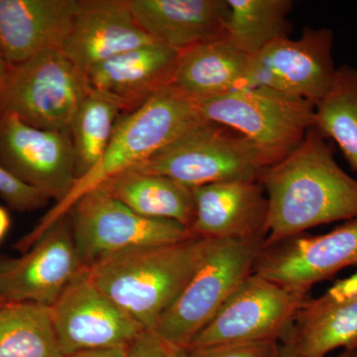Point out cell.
Masks as SVG:
<instances>
[{"label": "cell", "instance_id": "cell-6", "mask_svg": "<svg viewBox=\"0 0 357 357\" xmlns=\"http://www.w3.org/2000/svg\"><path fill=\"white\" fill-rule=\"evenodd\" d=\"M197 105L204 119L241 134L275 164L292 153L314 126V103L263 86H243Z\"/></svg>", "mask_w": 357, "mask_h": 357}, {"label": "cell", "instance_id": "cell-32", "mask_svg": "<svg viewBox=\"0 0 357 357\" xmlns=\"http://www.w3.org/2000/svg\"><path fill=\"white\" fill-rule=\"evenodd\" d=\"M275 357H301L289 347L288 344H279L278 351ZM335 357H357V349L356 351H344L340 356Z\"/></svg>", "mask_w": 357, "mask_h": 357}, {"label": "cell", "instance_id": "cell-31", "mask_svg": "<svg viewBox=\"0 0 357 357\" xmlns=\"http://www.w3.org/2000/svg\"><path fill=\"white\" fill-rule=\"evenodd\" d=\"M129 347V345H128ZM128 347L77 352L65 357H126Z\"/></svg>", "mask_w": 357, "mask_h": 357}, {"label": "cell", "instance_id": "cell-26", "mask_svg": "<svg viewBox=\"0 0 357 357\" xmlns=\"http://www.w3.org/2000/svg\"><path fill=\"white\" fill-rule=\"evenodd\" d=\"M314 128L337 143L351 170L357 173V69L337 67L328 93L314 109Z\"/></svg>", "mask_w": 357, "mask_h": 357}, {"label": "cell", "instance_id": "cell-21", "mask_svg": "<svg viewBox=\"0 0 357 357\" xmlns=\"http://www.w3.org/2000/svg\"><path fill=\"white\" fill-rule=\"evenodd\" d=\"M288 344L301 357H326L337 349H357V296L342 301L307 298L296 314Z\"/></svg>", "mask_w": 357, "mask_h": 357}, {"label": "cell", "instance_id": "cell-33", "mask_svg": "<svg viewBox=\"0 0 357 357\" xmlns=\"http://www.w3.org/2000/svg\"><path fill=\"white\" fill-rule=\"evenodd\" d=\"M9 225H10V218L8 213L0 206V241L6 236Z\"/></svg>", "mask_w": 357, "mask_h": 357}, {"label": "cell", "instance_id": "cell-3", "mask_svg": "<svg viewBox=\"0 0 357 357\" xmlns=\"http://www.w3.org/2000/svg\"><path fill=\"white\" fill-rule=\"evenodd\" d=\"M203 119L197 102L172 84L155 93L137 109L122 114L98 165L77 178L68 196L56 203L34 229L16 243L15 248L21 253L27 251L59 218L67 215L84 195L117 174L146 161Z\"/></svg>", "mask_w": 357, "mask_h": 357}, {"label": "cell", "instance_id": "cell-22", "mask_svg": "<svg viewBox=\"0 0 357 357\" xmlns=\"http://www.w3.org/2000/svg\"><path fill=\"white\" fill-rule=\"evenodd\" d=\"M98 188L142 217L173 220L189 230L191 227L194 189L172 178L128 170Z\"/></svg>", "mask_w": 357, "mask_h": 357}, {"label": "cell", "instance_id": "cell-20", "mask_svg": "<svg viewBox=\"0 0 357 357\" xmlns=\"http://www.w3.org/2000/svg\"><path fill=\"white\" fill-rule=\"evenodd\" d=\"M250 57L229 40H213L180 52L172 84L195 102L245 86Z\"/></svg>", "mask_w": 357, "mask_h": 357}, {"label": "cell", "instance_id": "cell-11", "mask_svg": "<svg viewBox=\"0 0 357 357\" xmlns=\"http://www.w3.org/2000/svg\"><path fill=\"white\" fill-rule=\"evenodd\" d=\"M84 268L66 215L20 257H0V301L51 307Z\"/></svg>", "mask_w": 357, "mask_h": 357}, {"label": "cell", "instance_id": "cell-5", "mask_svg": "<svg viewBox=\"0 0 357 357\" xmlns=\"http://www.w3.org/2000/svg\"><path fill=\"white\" fill-rule=\"evenodd\" d=\"M274 164L241 134L203 119L129 170L164 176L194 189L229 181L259 182Z\"/></svg>", "mask_w": 357, "mask_h": 357}, {"label": "cell", "instance_id": "cell-9", "mask_svg": "<svg viewBox=\"0 0 357 357\" xmlns=\"http://www.w3.org/2000/svg\"><path fill=\"white\" fill-rule=\"evenodd\" d=\"M309 294L306 289L282 285L252 273L188 349L243 342L281 344Z\"/></svg>", "mask_w": 357, "mask_h": 357}, {"label": "cell", "instance_id": "cell-34", "mask_svg": "<svg viewBox=\"0 0 357 357\" xmlns=\"http://www.w3.org/2000/svg\"><path fill=\"white\" fill-rule=\"evenodd\" d=\"M9 66L7 64L6 59L2 55L1 49H0V88L3 84L6 79L7 72H8Z\"/></svg>", "mask_w": 357, "mask_h": 357}, {"label": "cell", "instance_id": "cell-7", "mask_svg": "<svg viewBox=\"0 0 357 357\" xmlns=\"http://www.w3.org/2000/svg\"><path fill=\"white\" fill-rule=\"evenodd\" d=\"M89 89L86 74L62 50L51 49L9 66L0 88V114L43 130L70 131Z\"/></svg>", "mask_w": 357, "mask_h": 357}, {"label": "cell", "instance_id": "cell-23", "mask_svg": "<svg viewBox=\"0 0 357 357\" xmlns=\"http://www.w3.org/2000/svg\"><path fill=\"white\" fill-rule=\"evenodd\" d=\"M0 357H65L51 307L33 303L0 306Z\"/></svg>", "mask_w": 357, "mask_h": 357}, {"label": "cell", "instance_id": "cell-10", "mask_svg": "<svg viewBox=\"0 0 357 357\" xmlns=\"http://www.w3.org/2000/svg\"><path fill=\"white\" fill-rule=\"evenodd\" d=\"M333 43L335 33L326 27H306L299 39L276 40L250 58L245 86L276 89L316 105L337 73Z\"/></svg>", "mask_w": 357, "mask_h": 357}, {"label": "cell", "instance_id": "cell-16", "mask_svg": "<svg viewBox=\"0 0 357 357\" xmlns=\"http://www.w3.org/2000/svg\"><path fill=\"white\" fill-rule=\"evenodd\" d=\"M152 43L156 41L134 20L128 0H79L62 51L86 74L115 56Z\"/></svg>", "mask_w": 357, "mask_h": 357}, {"label": "cell", "instance_id": "cell-24", "mask_svg": "<svg viewBox=\"0 0 357 357\" xmlns=\"http://www.w3.org/2000/svg\"><path fill=\"white\" fill-rule=\"evenodd\" d=\"M227 3L225 37L250 58L290 35L291 0H227Z\"/></svg>", "mask_w": 357, "mask_h": 357}, {"label": "cell", "instance_id": "cell-35", "mask_svg": "<svg viewBox=\"0 0 357 357\" xmlns=\"http://www.w3.org/2000/svg\"><path fill=\"white\" fill-rule=\"evenodd\" d=\"M183 351H171V356L172 357H183Z\"/></svg>", "mask_w": 357, "mask_h": 357}, {"label": "cell", "instance_id": "cell-19", "mask_svg": "<svg viewBox=\"0 0 357 357\" xmlns=\"http://www.w3.org/2000/svg\"><path fill=\"white\" fill-rule=\"evenodd\" d=\"M178 57V52L156 42L100 63L86 77L91 89L114 96L128 114L172 84Z\"/></svg>", "mask_w": 357, "mask_h": 357}, {"label": "cell", "instance_id": "cell-18", "mask_svg": "<svg viewBox=\"0 0 357 357\" xmlns=\"http://www.w3.org/2000/svg\"><path fill=\"white\" fill-rule=\"evenodd\" d=\"M128 3L143 31L178 53L225 38L227 0H128Z\"/></svg>", "mask_w": 357, "mask_h": 357}, {"label": "cell", "instance_id": "cell-1", "mask_svg": "<svg viewBox=\"0 0 357 357\" xmlns=\"http://www.w3.org/2000/svg\"><path fill=\"white\" fill-rule=\"evenodd\" d=\"M259 183L269 204L264 245L357 218V181L340 168L332 146L314 128L292 153L269 167Z\"/></svg>", "mask_w": 357, "mask_h": 357}, {"label": "cell", "instance_id": "cell-30", "mask_svg": "<svg viewBox=\"0 0 357 357\" xmlns=\"http://www.w3.org/2000/svg\"><path fill=\"white\" fill-rule=\"evenodd\" d=\"M328 299L342 301L357 296V271L349 278L337 281L325 294Z\"/></svg>", "mask_w": 357, "mask_h": 357}, {"label": "cell", "instance_id": "cell-27", "mask_svg": "<svg viewBox=\"0 0 357 357\" xmlns=\"http://www.w3.org/2000/svg\"><path fill=\"white\" fill-rule=\"evenodd\" d=\"M0 197L9 208L17 211H32L44 208L50 199L30 187L0 165Z\"/></svg>", "mask_w": 357, "mask_h": 357}, {"label": "cell", "instance_id": "cell-36", "mask_svg": "<svg viewBox=\"0 0 357 357\" xmlns=\"http://www.w3.org/2000/svg\"><path fill=\"white\" fill-rule=\"evenodd\" d=\"M2 304H4V303H2L1 301H0V306H1Z\"/></svg>", "mask_w": 357, "mask_h": 357}, {"label": "cell", "instance_id": "cell-2", "mask_svg": "<svg viewBox=\"0 0 357 357\" xmlns=\"http://www.w3.org/2000/svg\"><path fill=\"white\" fill-rule=\"evenodd\" d=\"M211 239L140 246L86 268L89 279L145 331H152L178 297L206 255Z\"/></svg>", "mask_w": 357, "mask_h": 357}, {"label": "cell", "instance_id": "cell-8", "mask_svg": "<svg viewBox=\"0 0 357 357\" xmlns=\"http://www.w3.org/2000/svg\"><path fill=\"white\" fill-rule=\"evenodd\" d=\"M67 215L77 255L86 268L126 249L197 237L177 222L134 213L100 188L77 199Z\"/></svg>", "mask_w": 357, "mask_h": 357}, {"label": "cell", "instance_id": "cell-25", "mask_svg": "<svg viewBox=\"0 0 357 357\" xmlns=\"http://www.w3.org/2000/svg\"><path fill=\"white\" fill-rule=\"evenodd\" d=\"M122 114L123 109L116 98L89 86L70 128L77 178L95 168L102 158Z\"/></svg>", "mask_w": 357, "mask_h": 357}, {"label": "cell", "instance_id": "cell-29", "mask_svg": "<svg viewBox=\"0 0 357 357\" xmlns=\"http://www.w3.org/2000/svg\"><path fill=\"white\" fill-rule=\"evenodd\" d=\"M126 357H172L153 333L144 331L129 344Z\"/></svg>", "mask_w": 357, "mask_h": 357}, {"label": "cell", "instance_id": "cell-4", "mask_svg": "<svg viewBox=\"0 0 357 357\" xmlns=\"http://www.w3.org/2000/svg\"><path fill=\"white\" fill-rule=\"evenodd\" d=\"M265 241L211 239L198 269L150 332L169 351H185L232 293L253 273Z\"/></svg>", "mask_w": 357, "mask_h": 357}, {"label": "cell", "instance_id": "cell-14", "mask_svg": "<svg viewBox=\"0 0 357 357\" xmlns=\"http://www.w3.org/2000/svg\"><path fill=\"white\" fill-rule=\"evenodd\" d=\"M357 265V218L321 236L298 234L264 245L253 273L282 285L311 291L314 284Z\"/></svg>", "mask_w": 357, "mask_h": 357}, {"label": "cell", "instance_id": "cell-28", "mask_svg": "<svg viewBox=\"0 0 357 357\" xmlns=\"http://www.w3.org/2000/svg\"><path fill=\"white\" fill-rule=\"evenodd\" d=\"M278 347L277 342L208 345L190 347L183 351V357H275Z\"/></svg>", "mask_w": 357, "mask_h": 357}, {"label": "cell", "instance_id": "cell-15", "mask_svg": "<svg viewBox=\"0 0 357 357\" xmlns=\"http://www.w3.org/2000/svg\"><path fill=\"white\" fill-rule=\"evenodd\" d=\"M190 231L208 239H266L269 204L256 181H229L194 188Z\"/></svg>", "mask_w": 357, "mask_h": 357}, {"label": "cell", "instance_id": "cell-13", "mask_svg": "<svg viewBox=\"0 0 357 357\" xmlns=\"http://www.w3.org/2000/svg\"><path fill=\"white\" fill-rule=\"evenodd\" d=\"M0 165L56 203L77 180L70 131L35 128L8 112L0 114Z\"/></svg>", "mask_w": 357, "mask_h": 357}, {"label": "cell", "instance_id": "cell-12", "mask_svg": "<svg viewBox=\"0 0 357 357\" xmlns=\"http://www.w3.org/2000/svg\"><path fill=\"white\" fill-rule=\"evenodd\" d=\"M50 307L54 328L65 356L128 347L145 331L96 287L86 268Z\"/></svg>", "mask_w": 357, "mask_h": 357}, {"label": "cell", "instance_id": "cell-17", "mask_svg": "<svg viewBox=\"0 0 357 357\" xmlns=\"http://www.w3.org/2000/svg\"><path fill=\"white\" fill-rule=\"evenodd\" d=\"M79 6V0H0V49L7 64L62 50Z\"/></svg>", "mask_w": 357, "mask_h": 357}]
</instances>
